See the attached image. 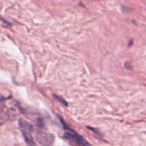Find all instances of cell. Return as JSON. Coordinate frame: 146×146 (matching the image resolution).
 <instances>
[{
    "mask_svg": "<svg viewBox=\"0 0 146 146\" xmlns=\"http://www.w3.org/2000/svg\"><path fill=\"white\" fill-rule=\"evenodd\" d=\"M54 96H55V98H57V99L58 100L60 101V102H62V104H64V105H65V106H67V105H68V104H67V102H66V101L64 100L63 99V98H60V97H59L58 95H54Z\"/></svg>",
    "mask_w": 146,
    "mask_h": 146,
    "instance_id": "3",
    "label": "cell"
},
{
    "mask_svg": "<svg viewBox=\"0 0 146 146\" xmlns=\"http://www.w3.org/2000/svg\"><path fill=\"white\" fill-rule=\"evenodd\" d=\"M19 125L21 129V132H22L24 138H25L27 143L30 146L35 145L33 137L32 136V131H33V127H32V125L28 123V122L24 120L23 119L19 120Z\"/></svg>",
    "mask_w": 146,
    "mask_h": 146,
    "instance_id": "2",
    "label": "cell"
},
{
    "mask_svg": "<svg viewBox=\"0 0 146 146\" xmlns=\"http://www.w3.org/2000/svg\"><path fill=\"white\" fill-rule=\"evenodd\" d=\"M64 127H65V131H64V137L73 146H91L88 140L84 138L82 135L78 134L77 132L67 125H64Z\"/></svg>",
    "mask_w": 146,
    "mask_h": 146,
    "instance_id": "1",
    "label": "cell"
}]
</instances>
